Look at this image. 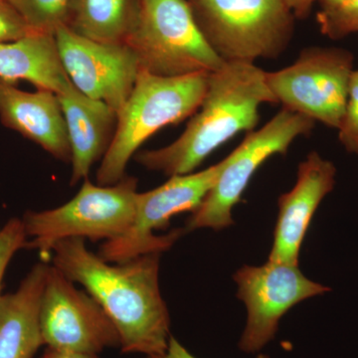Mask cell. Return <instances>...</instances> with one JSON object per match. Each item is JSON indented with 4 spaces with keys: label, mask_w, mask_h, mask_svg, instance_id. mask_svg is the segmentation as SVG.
Here are the masks:
<instances>
[{
    "label": "cell",
    "mask_w": 358,
    "mask_h": 358,
    "mask_svg": "<svg viewBox=\"0 0 358 358\" xmlns=\"http://www.w3.org/2000/svg\"><path fill=\"white\" fill-rule=\"evenodd\" d=\"M237 296L247 308L246 326L240 350L258 353L275 338L280 320L294 306L331 289L313 282L298 265L268 261L263 266H244L234 275Z\"/></svg>",
    "instance_id": "30bf717a"
},
{
    "label": "cell",
    "mask_w": 358,
    "mask_h": 358,
    "mask_svg": "<svg viewBox=\"0 0 358 358\" xmlns=\"http://www.w3.org/2000/svg\"><path fill=\"white\" fill-rule=\"evenodd\" d=\"M59 55L73 85L83 95L120 112L128 101L141 71L127 43H107L77 34L68 26L55 32Z\"/></svg>",
    "instance_id": "7c38bea8"
},
{
    "label": "cell",
    "mask_w": 358,
    "mask_h": 358,
    "mask_svg": "<svg viewBox=\"0 0 358 358\" xmlns=\"http://www.w3.org/2000/svg\"><path fill=\"white\" fill-rule=\"evenodd\" d=\"M0 80L13 84L29 82L58 96H86L68 77L55 35L32 33L17 41L0 44Z\"/></svg>",
    "instance_id": "9a60e30c"
},
{
    "label": "cell",
    "mask_w": 358,
    "mask_h": 358,
    "mask_svg": "<svg viewBox=\"0 0 358 358\" xmlns=\"http://www.w3.org/2000/svg\"><path fill=\"white\" fill-rule=\"evenodd\" d=\"M39 324L44 345L53 350L99 355L106 348L121 346L119 333L102 307L50 264L40 301Z\"/></svg>",
    "instance_id": "8fae6325"
},
{
    "label": "cell",
    "mask_w": 358,
    "mask_h": 358,
    "mask_svg": "<svg viewBox=\"0 0 358 358\" xmlns=\"http://www.w3.org/2000/svg\"><path fill=\"white\" fill-rule=\"evenodd\" d=\"M126 43L141 70L162 77L215 72L224 62L200 32L187 0H138Z\"/></svg>",
    "instance_id": "8992f818"
},
{
    "label": "cell",
    "mask_w": 358,
    "mask_h": 358,
    "mask_svg": "<svg viewBox=\"0 0 358 358\" xmlns=\"http://www.w3.org/2000/svg\"><path fill=\"white\" fill-rule=\"evenodd\" d=\"M28 238L26 236L22 219L13 217L0 228V296L2 282L7 268L13 257L20 250L26 248Z\"/></svg>",
    "instance_id": "7402d4cb"
},
{
    "label": "cell",
    "mask_w": 358,
    "mask_h": 358,
    "mask_svg": "<svg viewBox=\"0 0 358 358\" xmlns=\"http://www.w3.org/2000/svg\"><path fill=\"white\" fill-rule=\"evenodd\" d=\"M147 358H196L194 355H192L187 350L181 345L180 343L174 338V336H171L169 341V346H167V350L166 352L162 353V355H150V357H147ZM256 358H271L268 357V355H263V353H259L257 355Z\"/></svg>",
    "instance_id": "cb8c5ba5"
},
{
    "label": "cell",
    "mask_w": 358,
    "mask_h": 358,
    "mask_svg": "<svg viewBox=\"0 0 358 358\" xmlns=\"http://www.w3.org/2000/svg\"><path fill=\"white\" fill-rule=\"evenodd\" d=\"M138 0H75L68 27L107 43H126L138 14Z\"/></svg>",
    "instance_id": "ac0fdd59"
},
{
    "label": "cell",
    "mask_w": 358,
    "mask_h": 358,
    "mask_svg": "<svg viewBox=\"0 0 358 358\" xmlns=\"http://www.w3.org/2000/svg\"><path fill=\"white\" fill-rule=\"evenodd\" d=\"M286 2L294 17L303 20L310 14L315 0H286Z\"/></svg>",
    "instance_id": "d4e9b609"
},
{
    "label": "cell",
    "mask_w": 358,
    "mask_h": 358,
    "mask_svg": "<svg viewBox=\"0 0 358 358\" xmlns=\"http://www.w3.org/2000/svg\"><path fill=\"white\" fill-rule=\"evenodd\" d=\"M355 56L346 49L310 46L293 64L266 73L277 103L292 112L338 129L345 115Z\"/></svg>",
    "instance_id": "ba28073f"
},
{
    "label": "cell",
    "mask_w": 358,
    "mask_h": 358,
    "mask_svg": "<svg viewBox=\"0 0 358 358\" xmlns=\"http://www.w3.org/2000/svg\"><path fill=\"white\" fill-rule=\"evenodd\" d=\"M266 73L251 63H224L209 74L201 105L178 140L159 150L136 152V162L169 178L192 173L236 134L255 131L261 106L278 103Z\"/></svg>",
    "instance_id": "7a4b0ae2"
},
{
    "label": "cell",
    "mask_w": 358,
    "mask_h": 358,
    "mask_svg": "<svg viewBox=\"0 0 358 358\" xmlns=\"http://www.w3.org/2000/svg\"><path fill=\"white\" fill-rule=\"evenodd\" d=\"M339 1H341V0H315V2L320 4V8L334 6V4L338 3Z\"/></svg>",
    "instance_id": "4316f807"
},
{
    "label": "cell",
    "mask_w": 358,
    "mask_h": 358,
    "mask_svg": "<svg viewBox=\"0 0 358 358\" xmlns=\"http://www.w3.org/2000/svg\"><path fill=\"white\" fill-rule=\"evenodd\" d=\"M138 179L126 176L113 185H94L84 179L79 192L67 203L23 215L26 248L50 253L68 238L91 241L117 239L131 227L136 213Z\"/></svg>",
    "instance_id": "5b68a950"
},
{
    "label": "cell",
    "mask_w": 358,
    "mask_h": 358,
    "mask_svg": "<svg viewBox=\"0 0 358 358\" xmlns=\"http://www.w3.org/2000/svg\"><path fill=\"white\" fill-rule=\"evenodd\" d=\"M21 14L32 31L55 35L68 26L75 0H7Z\"/></svg>",
    "instance_id": "d6986e66"
},
{
    "label": "cell",
    "mask_w": 358,
    "mask_h": 358,
    "mask_svg": "<svg viewBox=\"0 0 358 358\" xmlns=\"http://www.w3.org/2000/svg\"><path fill=\"white\" fill-rule=\"evenodd\" d=\"M317 21L320 32L333 40L358 33V0H341L334 6L320 8Z\"/></svg>",
    "instance_id": "ffe728a7"
},
{
    "label": "cell",
    "mask_w": 358,
    "mask_h": 358,
    "mask_svg": "<svg viewBox=\"0 0 358 358\" xmlns=\"http://www.w3.org/2000/svg\"><path fill=\"white\" fill-rule=\"evenodd\" d=\"M336 182V166L319 152H310L301 162L296 185L278 199L279 212L268 261L298 265L308 226Z\"/></svg>",
    "instance_id": "4fadbf2b"
},
{
    "label": "cell",
    "mask_w": 358,
    "mask_h": 358,
    "mask_svg": "<svg viewBox=\"0 0 358 358\" xmlns=\"http://www.w3.org/2000/svg\"><path fill=\"white\" fill-rule=\"evenodd\" d=\"M54 267L102 307L121 339L122 353L162 355L171 338V317L159 288V253L109 263L82 238L54 245Z\"/></svg>",
    "instance_id": "6da1fadb"
},
{
    "label": "cell",
    "mask_w": 358,
    "mask_h": 358,
    "mask_svg": "<svg viewBox=\"0 0 358 358\" xmlns=\"http://www.w3.org/2000/svg\"><path fill=\"white\" fill-rule=\"evenodd\" d=\"M338 140L350 154L358 155V69L352 72Z\"/></svg>",
    "instance_id": "44dd1931"
},
{
    "label": "cell",
    "mask_w": 358,
    "mask_h": 358,
    "mask_svg": "<svg viewBox=\"0 0 358 358\" xmlns=\"http://www.w3.org/2000/svg\"><path fill=\"white\" fill-rule=\"evenodd\" d=\"M209 74L162 77L141 70L131 96L117 113L114 138L96 171V185L119 182L127 176L129 160L148 138L192 117L203 100Z\"/></svg>",
    "instance_id": "3957f363"
},
{
    "label": "cell",
    "mask_w": 358,
    "mask_h": 358,
    "mask_svg": "<svg viewBox=\"0 0 358 358\" xmlns=\"http://www.w3.org/2000/svg\"><path fill=\"white\" fill-rule=\"evenodd\" d=\"M35 33L7 0H0V44L25 38Z\"/></svg>",
    "instance_id": "603a6c76"
},
{
    "label": "cell",
    "mask_w": 358,
    "mask_h": 358,
    "mask_svg": "<svg viewBox=\"0 0 358 358\" xmlns=\"http://www.w3.org/2000/svg\"><path fill=\"white\" fill-rule=\"evenodd\" d=\"M0 122L56 159L70 164L69 136L57 94L45 89L26 92L0 80Z\"/></svg>",
    "instance_id": "5bb4252c"
},
{
    "label": "cell",
    "mask_w": 358,
    "mask_h": 358,
    "mask_svg": "<svg viewBox=\"0 0 358 358\" xmlns=\"http://www.w3.org/2000/svg\"><path fill=\"white\" fill-rule=\"evenodd\" d=\"M315 121L282 108L262 128L247 134L228 157L215 185L186 221L185 231H220L234 223L232 211L254 174L275 155H285L296 138L312 134Z\"/></svg>",
    "instance_id": "52a82bcc"
},
{
    "label": "cell",
    "mask_w": 358,
    "mask_h": 358,
    "mask_svg": "<svg viewBox=\"0 0 358 358\" xmlns=\"http://www.w3.org/2000/svg\"><path fill=\"white\" fill-rule=\"evenodd\" d=\"M225 160L199 173L173 176L164 185L138 192L136 213L131 227L121 237L106 241L99 256L109 263H124L147 254L164 253L182 236L185 229L155 234L164 230L181 212H194L210 192L222 171Z\"/></svg>",
    "instance_id": "9c48e42d"
},
{
    "label": "cell",
    "mask_w": 358,
    "mask_h": 358,
    "mask_svg": "<svg viewBox=\"0 0 358 358\" xmlns=\"http://www.w3.org/2000/svg\"><path fill=\"white\" fill-rule=\"evenodd\" d=\"M200 32L224 63L255 64L288 49L294 15L286 0H187Z\"/></svg>",
    "instance_id": "277c9868"
},
{
    "label": "cell",
    "mask_w": 358,
    "mask_h": 358,
    "mask_svg": "<svg viewBox=\"0 0 358 358\" xmlns=\"http://www.w3.org/2000/svg\"><path fill=\"white\" fill-rule=\"evenodd\" d=\"M40 358H101L99 355L76 352H65V350H53L47 348Z\"/></svg>",
    "instance_id": "484cf974"
},
{
    "label": "cell",
    "mask_w": 358,
    "mask_h": 358,
    "mask_svg": "<svg viewBox=\"0 0 358 358\" xmlns=\"http://www.w3.org/2000/svg\"><path fill=\"white\" fill-rule=\"evenodd\" d=\"M48 267L35 264L15 292L0 296V358H33L44 345L39 310Z\"/></svg>",
    "instance_id": "2e32d148"
},
{
    "label": "cell",
    "mask_w": 358,
    "mask_h": 358,
    "mask_svg": "<svg viewBox=\"0 0 358 358\" xmlns=\"http://www.w3.org/2000/svg\"><path fill=\"white\" fill-rule=\"evenodd\" d=\"M59 98L70 141V185L74 186L88 178L94 164L107 154L117 128V114L105 103L88 96Z\"/></svg>",
    "instance_id": "e0dca14e"
}]
</instances>
